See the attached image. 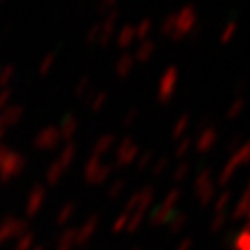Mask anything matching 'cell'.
<instances>
[{
  "instance_id": "cell-1",
  "label": "cell",
  "mask_w": 250,
  "mask_h": 250,
  "mask_svg": "<svg viewBox=\"0 0 250 250\" xmlns=\"http://www.w3.org/2000/svg\"><path fill=\"white\" fill-rule=\"evenodd\" d=\"M198 28V12L193 5H184L179 12H176V23L168 39L172 42H181L186 37L193 35Z\"/></svg>"
},
{
  "instance_id": "cell-2",
  "label": "cell",
  "mask_w": 250,
  "mask_h": 250,
  "mask_svg": "<svg viewBox=\"0 0 250 250\" xmlns=\"http://www.w3.org/2000/svg\"><path fill=\"white\" fill-rule=\"evenodd\" d=\"M118 18H120V12L117 9L113 11L106 12V18L99 23L101 30H99V40L98 43L101 47H108L111 43V39H113L115 31H117V23H118Z\"/></svg>"
},
{
  "instance_id": "cell-3",
  "label": "cell",
  "mask_w": 250,
  "mask_h": 250,
  "mask_svg": "<svg viewBox=\"0 0 250 250\" xmlns=\"http://www.w3.org/2000/svg\"><path fill=\"white\" fill-rule=\"evenodd\" d=\"M177 80H179V68L170 64V66L165 68L164 75L160 78V83H158V96L160 99H168L174 94L177 87Z\"/></svg>"
},
{
  "instance_id": "cell-4",
  "label": "cell",
  "mask_w": 250,
  "mask_h": 250,
  "mask_svg": "<svg viewBox=\"0 0 250 250\" xmlns=\"http://www.w3.org/2000/svg\"><path fill=\"white\" fill-rule=\"evenodd\" d=\"M156 51V43L153 42V40H143V42H139V45L136 47V51H134L132 58H134V62H148L149 59L153 58V54H155Z\"/></svg>"
},
{
  "instance_id": "cell-5",
  "label": "cell",
  "mask_w": 250,
  "mask_h": 250,
  "mask_svg": "<svg viewBox=\"0 0 250 250\" xmlns=\"http://www.w3.org/2000/svg\"><path fill=\"white\" fill-rule=\"evenodd\" d=\"M117 45L120 47V49H127V47H130L134 42H136V31H134V26L132 24H124V26L118 30L117 33Z\"/></svg>"
},
{
  "instance_id": "cell-6",
  "label": "cell",
  "mask_w": 250,
  "mask_h": 250,
  "mask_svg": "<svg viewBox=\"0 0 250 250\" xmlns=\"http://www.w3.org/2000/svg\"><path fill=\"white\" fill-rule=\"evenodd\" d=\"M134 58L132 54H122L120 58L117 59V62H115V73L118 75V77H127V75L130 73V71L134 70Z\"/></svg>"
},
{
  "instance_id": "cell-7",
  "label": "cell",
  "mask_w": 250,
  "mask_h": 250,
  "mask_svg": "<svg viewBox=\"0 0 250 250\" xmlns=\"http://www.w3.org/2000/svg\"><path fill=\"white\" fill-rule=\"evenodd\" d=\"M134 31H136V40L143 42V40H148L149 33L153 31V21L149 18H145V20H141L139 23L134 26Z\"/></svg>"
},
{
  "instance_id": "cell-8",
  "label": "cell",
  "mask_w": 250,
  "mask_h": 250,
  "mask_svg": "<svg viewBox=\"0 0 250 250\" xmlns=\"http://www.w3.org/2000/svg\"><path fill=\"white\" fill-rule=\"evenodd\" d=\"M236 31H238V23H236V21H228V23L224 24L223 30H221L219 42L223 43V45H228V43L236 37Z\"/></svg>"
},
{
  "instance_id": "cell-9",
  "label": "cell",
  "mask_w": 250,
  "mask_h": 250,
  "mask_svg": "<svg viewBox=\"0 0 250 250\" xmlns=\"http://www.w3.org/2000/svg\"><path fill=\"white\" fill-rule=\"evenodd\" d=\"M56 52H49L42 58V61L39 62V73L40 75H47L49 71L52 70V66L56 64Z\"/></svg>"
},
{
  "instance_id": "cell-10",
  "label": "cell",
  "mask_w": 250,
  "mask_h": 250,
  "mask_svg": "<svg viewBox=\"0 0 250 250\" xmlns=\"http://www.w3.org/2000/svg\"><path fill=\"white\" fill-rule=\"evenodd\" d=\"M174 23H176V12H170V14H167V18H164V21L160 24L162 35L170 37L172 30H174Z\"/></svg>"
},
{
  "instance_id": "cell-11",
  "label": "cell",
  "mask_w": 250,
  "mask_h": 250,
  "mask_svg": "<svg viewBox=\"0 0 250 250\" xmlns=\"http://www.w3.org/2000/svg\"><path fill=\"white\" fill-rule=\"evenodd\" d=\"M14 73H16L14 64H7V66L0 68V85H7L9 80L14 77Z\"/></svg>"
},
{
  "instance_id": "cell-12",
  "label": "cell",
  "mask_w": 250,
  "mask_h": 250,
  "mask_svg": "<svg viewBox=\"0 0 250 250\" xmlns=\"http://www.w3.org/2000/svg\"><path fill=\"white\" fill-rule=\"evenodd\" d=\"M99 30H101V26L98 24H92V26L89 28V31L85 33V43L87 45H94V43H98L99 40Z\"/></svg>"
},
{
  "instance_id": "cell-13",
  "label": "cell",
  "mask_w": 250,
  "mask_h": 250,
  "mask_svg": "<svg viewBox=\"0 0 250 250\" xmlns=\"http://www.w3.org/2000/svg\"><path fill=\"white\" fill-rule=\"evenodd\" d=\"M118 4V0H99L98 4V11L103 12V14H106V12L113 11L115 5Z\"/></svg>"
},
{
  "instance_id": "cell-14",
  "label": "cell",
  "mask_w": 250,
  "mask_h": 250,
  "mask_svg": "<svg viewBox=\"0 0 250 250\" xmlns=\"http://www.w3.org/2000/svg\"><path fill=\"white\" fill-rule=\"evenodd\" d=\"M87 85H89V80H87V78H82V80L78 82V85H77V92H82V90H85Z\"/></svg>"
}]
</instances>
